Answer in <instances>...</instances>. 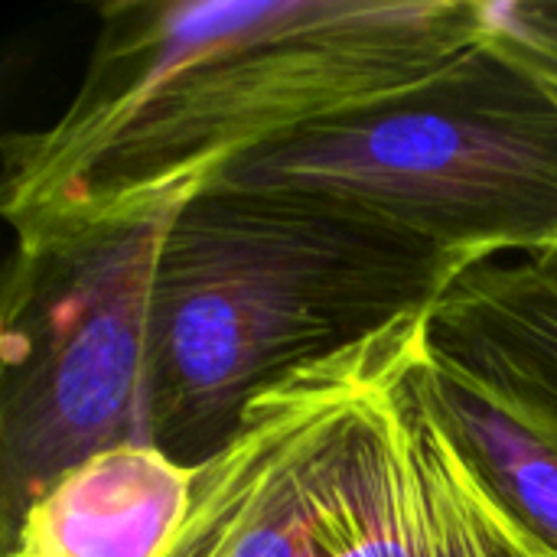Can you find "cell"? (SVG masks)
<instances>
[{"label":"cell","instance_id":"30bf717a","mask_svg":"<svg viewBox=\"0 0 557 557\" xmlns=\"http://www.w3.org/2000/svg\"><path fill=\"white\" fill-rule=\"evenodd\" d=\"M493 39L557 85V0H486Z\"/></svg>","mask_w":557,"mask_h":557},{"label":"cell","instance_id":"8992f818","mask_svg":"<svg viewBox=\"0 0 557 557\" xmlns=\"http://www.w3.org/2000/svg\"><path fill=\"white\" fill-rule=\"evenodd\" d=\"M398 323L258 392L228 441L193 467L183 516L157 557H307L320 480Z\"/></svg>","mask_w":557,"mask_h":557},{"label":"cell","instance_id":"7a4b0ae2","mask_svg":"<svg viewBox=\"0 0 557 557\" xmlns=\"http://www.w3.org/2000/svg\"><path fill=\"white\" fill-rule=\"evenodd\" d=\"M473 268L330 199L196 196L170 215L153 268V444L202 463L271 382L434 310Z\"/></svg>","mask_w":557,"mask_h":557},{"label":"cell","instance_id":"ba28073f","mask_svg":"<svg viewBox=\"0 0 557 557\" xmlns=\"http://www.w3.org/2000/svg\"><path fill=\"white\" fill-rule=\"evenodd\" d=\"M431 343L557 431V251L467 271L434 307Z\"/></svg>","mask_w":557,"mask_h":557},{"label":"cell","instance_id":"277c9868","mask_svg":"<svg viewBox=\"0 0 557 557\" xmlns=\"http://www.w3.org/2000/svg\"><path fill=\"white\" fill-rule=\"evenodd\" d=\"M166 219L16 238L0 300V548L82 460L150 437V310Z\"/></svg>","mask_w":557,"mask_h":557},{"label":"cell","instance_id":"52a82bcc","mask_svg":"<svg viewBox=\"0 0 557 557\" xmlns=\"http://www.w3.org/2000/svg\"><path fill=\"white\" fill-rule=\"evenodd\" d=\"M193 467L157 444H124L49 483L3 557H157L183 516Z\"/></svg>","mask_w":557,"mask_h":557},{"label":"cell","instance_id":"6da1fadb","mask_svg":"<svg viewBox=\"0 0 557 557\" xmlns=\"http://www.w3.org/2000/svg\"><path fill=\"white\" fill-rule=\"evenodd\" d=\"M490 39L486 0H114L65 111L3 140L16 238L166 219L238 160Z\"/></svg>","mask_w":557,"mask_h":557},{"label":"cell","instance_id":"9c48e42d","mask_svg":"<svg viewBox=\"0 0 557 557\" xmlns=\"http://www.w3.org/2000/svg\"><path fill=\"white\" fill-rule=\"evenodd\" d=\"M421 385L499 506L557 557V431L428 336Z\"/></svg>","mask_w":557,"mask_h":557},{"label":"cell","instance_id":"3957f363","mask_svg":"<svg viewBox=\"0 0 557 557\" xmlns=\"http://www.w3.org/2000/svg\"><path fill=\"white\" fill-rule=\"evenodd\" d=\"M212 189L330 199L473 264L557 251V85L490 33L434 75L238 160Z\"/></svg>","mask_w":557,"mask_h":557},{"label":"cell","instance_id":"5b68a950","mask_svg":"<svg viewBox=\"0 0 557 557\" xmlns=\"http://www.w3.org/2000/svg\"><path fill=\"white\" fill-rule=\"evenodd\" d=\"M431 313L395 326L320 480L307 557H552L499 506L421 385Z\"/></svg>","mask_w":557,"mask_h":557}]
</instances>
